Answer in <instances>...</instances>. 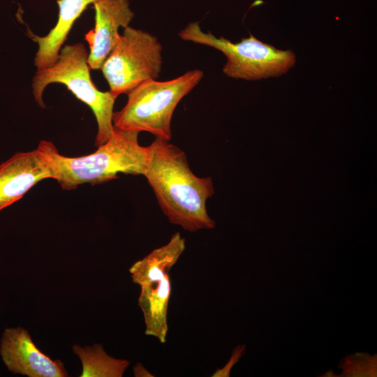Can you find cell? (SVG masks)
<instances>
[{"mask_svg": "<svg viewBox=\"0 0 377 377\" xmlns=\"http://www.w3.org/2000/svg\"><path fill=\"white\" fill-rule=\"evenodd\" d=\"M184 40L207 45L221 51L227 61L223 73L235 79L257 80L280 76L291 68L296 57L291 50H277L274 46L256 38L251 34L234 43L211 32L205 33L199 22H191L179 33Z\"/></svg>", "mask_w": 377, "mask_h": 377, "instance_id": "5", "label": "cell"}, {"mask_svg": "<svg viewBox=\"0 0 377 377\" xmlns=\"http://www.w3.org/2000/svg\"><path fill=\"white\" fill-rule=\"evenodd\" d=\"M100 0H57L59 13L57 23L43 36L27 30V34L38 44L34 65L40 70L54 64L75 22L90 4Z\"/></svg>", "mask_w": 377, "mask_h": 377, "instance_id": "10", "label": "cell"}, {"mask_svg": "<svg viewBox=\"0 0 377 377\" xmlns=\"http://www.w3.org/2000/svg\"><path fill=\"white\" fill-rule=\"evenodd\" d=\"M95 25L84 35L89 47L87 62L90 70H101L114 47L119 27H128L134 17L128 0H100L94 4Z\"/></svg>", "mask_w": 377, "mask_h": 377, "instance_id": "9", "label": "cell"}, {"mask_svg": "<svg viewBox=\"0 0 377 377\" xmlns=\"http://www.w3.org/2000/svg\"><path fill=\"white\" fill-rule=\"evenodd\" d=\"M0 354L8 369L13 374L29 377L68 376L64 363L60 360H52L39 350L28 331L20 327L4 330Z\"/></svg>", "mask_w": 377, "mask_h": 377, "instance_id": "7", "label": "cell"}, {"mask_svg": "<svg viewBox=\"0 0 377 377\" xmlns=\"http://www.w3.org/2000/svg\"><path fill=\"white\" fill-rule=\"evenodd\" d=\"M244 346H238L232 353V357L229 360L228 362L226 364L222 369H217L212 377H224L229 376L230 371L233 365L238 361L239 357L242 356L244 350Z\"/></svg>", "mask_w": 377, "mask_h": 377, "instance_id": "14", "label": "cell"}, {"mask_svg": "<svg viewBox=\"0 0 377 377\" xmlns=\"http://www.w3.org/2000/svg\"><path fill=\"white\" fill-rule=\"evenodd\" d=\"M140 287L138 304L144 316L145 333L164 343L167 341L168 309L172 291L170 275Z\"/></svg>", "mask_w": 377, "mask_h": 377, "instance_id": "11", "label": "cell"}, {"mask_svg": "<svg viewBox=\"0 0 377 377\" xmlns=\"http://www.w3.org/2000/svg\"><path fill=\"white\" fill-rule=\"evenodd\" d=\"M133 374L135 377H153L152 375L145 367L139 362L133 367Z\"/></svg>", "mask_w": 377, "mask_h": 377, "instance_id": "15", "label": "cell"}, {"mask_svg": "<svg viewBox=\"0 0 377 377\" xmlns=\"http://www.w3.org/2000/svg\"><path fill=\"white\" fill-rule=\"evenodd\" d=\"M147 149L143 176L168 221L190 232L214 228L207 209L214 193L212 177L195 175L186 153L168 140L156 138Z\"/></svg>", "mask_w": 377, "mask_h": 377, "instance_id": "1", "label": "cell"}, {"mask_svg": "<svg viewBox=\"0 0 377 377\" xmlns=\"http://www.w3.org/2000/svg\"><path fill=\"white\" fill-rule=\"evenodd\" d=\"M162 45L152 34L124 28L101 70L117 98L147 80H156L162 69Z\"/></svg>", "mask_w": 377, "mask_h": 377, "instance_id": "6", "label": "cell"}, {"mask_svg": "<svg viewBox=\"0 0 377 377\" xmlns=\"http://www.w3.org/2000/svg\"><path fill=\"white\" fill-rule=\"evenodd\" d=\"M89 52L82 43L63 46L54 64L37 70L32 79L33 95L42 108L45 89L50 84H64L80 101L93 112L98 125L95 145L105 143L114 131L112 123L115 98L110 91H101L94 84L88 65Z\"/></svg>", "mask_w": 377, "mask_h": 377, "instance_id": "4", "label": "cell"}, {"mask_svg": "<svg viewBox=\"0 0 377 377\" xmlns=\"http://www.w3.org/2000/svg\"><path fill=\"white\" fill-rule=\"evenodd\" d=\"M186 249V240L179 232L169 242L151 251L129 269L132 281L140 286L163 279L169 274Z\"/></svg>", "mask_w": 377, "mask_h": 377, "instance_id": "12", "label": "cell"}, {"mask_svg": "<svg viewBox=\"0 0 377 377\" xmlns=\"http://www.w3.org/2000/svg\"><path fill=\"white\" fill-rule=\"evenodd\" d=\"M73 350L82 362L81 377H122L130 364L127 360L109 355L100 343L84 347L75 344Z\"/></svg>", "mask_w": 377, "mask_h": 377, "instance_id": "13", "label": "cell"}, {"mask_svg": "<svg viewBox=\"0 0 377 377\" xmlns=\"http://www.w3.org/2000/svg\"><path fill=\"white\" fill-rule=\"evenodd\" d=\"M140 132L114 128L108 141L92 154L68 157L60 154L50 141L41 140L43 149L51 164L54 179L64 190L79 185L99 184L118 177L119 173L144 175L148 156L147 146L140 145Z\"/></svg>", "mask_w": 377, "mask_h": 377, "instance_id": "2", "label": "cell"}, {"mask_svg": "<svg viewBox=\"0 0 377 377\" xmlns=\"http://www.w3.org/2000/svg\"><path fill=\"white\" fill-rule=\"evenodd\" d=\"M201 70L193 69L168 81L147 80L126 94L128 100L119 111L114 112L112 123L121 130L145 131L170 141L171 122L180 101L200 82Z\"/></svg>", "mask_w": 377, "mask_h": 377, "instance_id": "3", "label": "cell"}, {"mask_svg": "<svg viewBox=\"0 0 377 377\" xmlns=\"http://www.w3.org/2000/svg\"><path fill=\"white\" fill-rule=\"evenodd\" d=\"M54 172L44 151L38 145L29 151L17 152L0 165V211L21 199L39 182Z\"/></svg>", "mask_w": 377, "mask_h": 377, "instance_id": "8", "label": "cell"}]
</instances>
